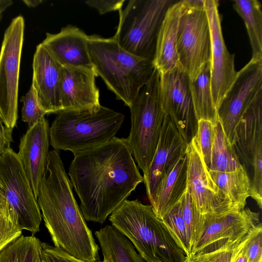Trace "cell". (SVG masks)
I'll list each match as a JSON object with an SVG mask.
<instances>
[{"instance_id": "836d02e7", "label": "cell", "mask_w": 262, "mask_h": 262, "mask_svg": "<svg viewBox=\"0 0 262 262\" xmlns=\"http://www.w3.org/2000/svg\"><path fill=\"white\" fill-rule=\"evenodd\" d=\"M194 139L202 152L204 161L209 169L214 139L213 124L210 121L201 119L198 121V129Z\"/></svg>"}, {"instance_id": "3957f363", "label": "cell", "mask_w": 262, "mask_h": 262, "mask_svg": "<svg viewBox=\"0 0 262 262\" xmlns=\"http://www.w3.org/2000/svg\"><path fill=\"white\" fill-rule=\"evenodd\" d=\"M109 220L146 262H186L185 252L151 205L126 199Z\"/></svg>"}, {"instance_id": "8d00e7d4", "label": "cell", "mask_w": 262, "mask_h": 262, "mask_svg": "<svg viewBox=\"0 0 262 262\" xmlns=\"http://www.w3.org/2000/svg\"><path fill=\"white\" fill-rule=\"evenodd\" d=\"M22 230L0 215V251L21 235Z\"/></svg>"}, {"instance_id": "52a82bcc", "label": "cell", "mask_w": 262, "mask_h": 262, "mask_svg": "<svg viewBox=\"0 0 262 262\" xmlns=\"http://www.w3.org/2000/svg\"><path fill=\"white\" fill-rule=\"evenodd\" d=\"M171 0H130L119 11V21L113 37L125 50L154 61L162 22Z\"/></svg>"}, {"instance_id": "4dcf8cb0", "label": "cell", "mask_w": 262, "mask_h": 262, "mask_svg": "<svg viewBox=\"0 0 262 262\" xmlns=\"http://www.w3.org/2000/svg\"><path fill=\"white\" fill-rule=\"evenodd\" d=\"M174 236L186 257L191 255V246L186 225L182 215L180 201L161 219Z\"/></svg>"}, {"instance_id": "277c9868", "label": "cell", "mask_w": 262, "mask_h": 262, "mask_svg": "<svg viewBox=\"0 0 262 262\" xmlns=\"http://www.w3.org/2000/svg\"><path fill=\"white\" fill-rule=\"evenodd\" d=\"M88 49L97 76L117 99L130 107L152 74L153 61L125 50L113 37L89 36Z\"/></svg>"}, {"instance_id": "8fae6325", "label": "cell", "mask_w": 262, "mask_h": 262, "mask_svg": "<svg viewBox=\"0 0 262 262\" xmlns=\"http://www.w3.org/2000/svg\"><path fill=\"white\" fill-rule=\"evenodd\" d=\"M25 20L19 15L6 30L0 52V117L13 129L18 115L19 71L24 39Z\"/></svg>"}, {"instance_id": "e575fe53", "label": "cell", "mask_w": 262, "mask_h": 262, "mask_svg": "<svg viewBox=\"0 0 262 262\" xmlns=\"http://www.w3.org/2000/svg\"><path fill=\"white\" fill-rule=\"evenodd\" d=\"M243 249L248 262H262V225L260 222L249 234Z\"/></svg>"}, {"instance_id": "484cf974", "label": "cell", "mask_w": 262, "mask_h": 262, "mask_svg": "<svg viewBox=\"0 0 262 262\" xmlns=\"http://www.w3.org/2000/svg\"><path fill=\"white\" fill-rule=\"evenodd\" d=\"M189 88L196 118L215 124L219 121L211 91L210 62L203 68L196 78L189 82Z\"/></svg>"}, {"instance_id": "30bf717a", "label": "cell", "mask_w": 262, "mask_h": 262, "mask_svg": "<svg viewBox=\"0 0 262 262\" xmlns=\"http://www.w3.org/2000/svg\"><path fill=\"white\" fill-rule=\"evenodd\" d=\"M251 185L250 196L262 207V92L244 111L231 143Z\"/></svg>"}, {"instance_id": "603a6c76", "label": "cell", "mask_w": 262, "mask_h": 262, "mask_svg": "<svg viewBox=\"0 0 262 262\" xmlns=\"http://www.w3.org/2000/svg\"><path fill=\"white\" fill-rule=\"evenodd\" d=\"M186 153L162 176L151 206L157 216L162 219L181 199L187 189Z\"/></svg>"}, {"instance_id": "f6af8a7d", "label": "cell", "mask_w": 262, "mask_h": 262, "mask_svg": "<svg viewBox=\"0 0 262 262\" xmlns=\"http://www.w3.org/2000/svg\"><path fill=\"white\" fill-rule=\"evenodd\" d=\"M42 262H43V261L42 260Z\"/></svg>"}, {"instance_id": "74e56055", "label": "cell", "mask_w": 262, "mask_h": 262, "mask_svg": "<svg viewBox=\"0 0 262 262\" xmlns=\"http://www.w3.org/2000/svg\"><path fill=\"white\" fill-rule=\"evenodd\" d=\"M124 0H88L85 3L96 9L100 14L122 9Z\"/></svg>"}, {"instance_id": "b9f144b4", "label": "cell", "mask_w": 262, "mask_h": 262, "mask_svg": "<svg viewBox=\"0 0 262 262\" xmlns=\"http://www.w3.org/2000/svg\"><path fill=\"white\" fill-rule=\"evenodd\" d=\"M243 247H242L239 252H238L234 262H248L247 258L244 252Z\"/></svg>"}, {"instance_id": "f1b7e54d", "label": "cell", "mask_w": 262, "mask_h": 262, "mask_svg": "<svg viewBox=\"0 0 262 262\" xmlns=\"http://www.w3.org/2000/svg\"><path fill=\"white\" fill-rule=\"evenodd\" d=\"M0 262H42L41 242L21 235L0 251Z\"/></svg>"}, {"instance_id": "ba28073f", "label": "cell", "mask_w": 262, "mask_h": 262, "mask_svg": "<svg viewBox=\"0 0 262 262\" xmlns=\"http://www.w3.org/2000/svg\"><path fill=\"white\" fill-rule=\"evenodd\" d=\"M183 1L177 52L179 67L192 81L210 62L211 34L204 0Z\"/></svg>"}, {"instance_id": "ee69618b", "label": "cell", "mask_w": 262, "mask_h": 262, "mask_svg": "<svg viewBox=\"0 0 262 262\" xmlns=\"http://www.w3.org/2000/svg\"><path fill=\"white\" fill-rule=\"evenodd\" d=\"M98 262H108L106 260H105V259H103V260H100Z\"/></svg>"}, {"instance_id": "ffe728a7", "label": "cell", "mask_w": 262, "mask_h": 262, "mask_svg": "<svg viewBox=\"0 0 262 262\" xmlns=\"http://www.w3.org/2000/svg\"><path fill=\"white\" fill-rule=\"evenodd\" d=\"M94 69L63 67L60 95L62 111L93 108L101 104Z\"/></svg>"}, {"instance_id": "e0dca14e", "label": "cell", "mask_w": 262, "mask_h": 262, "mask_svg": "<svg viewBox=\"0 0 262 262\" xmlns=\"http://www.w3.org/2000/svg\"><path fill=\"white\" fill-rule=\"evenodd\" d=\"M32 68L31 85L46 114L61 111L60 89L63 67L40 43L34 54Z\"/></svg>"}, {"instance_id": "ab89813d", "label": "cell", "mask_w": 262, "mask_h": 262, "mask_svg": "<svg viewBox=\"0 0 262 262\" xmlns=\"http://www.w3.org/2000/svg\"><path fill=\"white\" fill-rule=\"evenodd\" d=\"M0 215L10 221L9 207L5 188L0 180Z\"/></svg>"}, {"instance_id": "d6986e66", "label": "cell", "mask_w": 262, "mask_h": 262, "mask_svg": "<svg viewBox=\"0 0 262 262\" xmlns=\"http://www.w3.org/2000/svg\"><path fill=\"white\" fill-rule=\"evenodd\" d=\"M49 125L44 118L22 136L17 154L37 200L50 144Z\"/></svg>"}, {"instance_id": "5b68a950", "label": "cell", "mask_w": 262, "mask_h": 262, "mask_svg": "<svg viewBox=\"0 0 262 262\" xmlns=\"http://www.w3.org/2000/svg\"><path fill=\"white\" fill-rule=\"evenodd\" d=\"M125 119L123 114L105 106L61 111L49 128L54 149L73 154L98 146L116 136Z\"/></svg>"}, {"instance_id": "f546056e", "label": "cell", "mask_w": 262, "mask_h": 262, "mask_svg": "<svg viewBox=\"0 0 262 262\" xmlns=\"http://www.w3.org/2000/svg\"><path fill=\"white\" fill-rule=\"evenodd\" d=\"M182 215L190 239L191 250L200 238L205 226V215L195 208L188 189L180 200Z\"/></svg>"}, {"instance_id": "d4e9b609", "label": "cell", "mask_w": 262, "mask_h": 262, "mask_svg": "<svg viewBox=\"0 0 262 262\" xmlns=\"http://www.w3.org/2000/svg\"><path fill=\"white\" fill-rule=\"evenodd\" d=\"M208 170L222 195L239 210L245 209L247 199L250 196L251 185L242 167L231 172Z\"/></svg>"}, {"instance_id": "d6a6232c", "label": "cell", "mask_w": 262, "mask_h": 262, "mask_svg": "<svg viewBox=\"0 0 262 262\" xmlns=\"http://www.w3.org/2000/svg\"><path fill=\"white\" fill-rule=\"evenodd\" d=\"M20 101L23 104L21 110L22 121L26 122L29 127H32L45 118L46 113L41 106L32 85L26 95L21 97Z\"/></svg>"}, {"instance_id": "7bdbcfd3", "label": "cell", "mask_w": 262, "mask_h": 262, "mask_svg": "<svg viewBox=\"0 0 262 262\" xmlns=\"http://www.w3.org/2000/svg\"><path fill=\"white\" fill-rule=\"evenodd\" d=\"M43 1L39 0H25L23 1V2L25 3V4L28 7L33 8L37 6L40 3H41Z\"/></svg>"}, {"instance_id": "9a60e30c", "label": "cell", "mask_w": 262, "mask_h": 262, "mask_svg": "<svg viewBox=\"0 0 262 262\" xmlns=\"http://www.w3.org/2000/svg\"><path fill=\"white\" fill-rule=\"evenodd\" d=\"M160 74L163 110L188 144L196 134L198 121L189 91V77L180 67Z\"/></svg>"}, {"instance_id": "9c48e42d", "label": "cell", "mask_w": 262, "mask_h": 262, "mask_svg": "<svg viewBox=\"0 0 262 262\" xmlns=\"http://www.w3.org/2000/svg\"><path fill=\"white\" fill-rule=\"evenodd\" d=\"M0 180L11 222L34 235L40 230L42 215L17 154L11 148L0 156Z\"/></svg>"}, {"instance_id": "d590c367", "label": "cell", "mask_w": 262, "mask_h": 262, "mask_svg": "<svg viewBox=\"0 0 262 262\" xmlns=\"http://www.w3.org/2000/svg\"><path fill=\"white\" fill-rule=\"evenodd\" d=\"M41 258L43 262H85L74 257L54 246L42 242Z\"/></svg>"}, {"instance_id": "4fadbf2b", "label": "cell", "mask_w": 262, "mask_h": 262, "mask_svg": "<svg viewBox=\"0 0 262 262\" xmlns=\"http://www.w3.org/2000/svg\"><path fill=\"white\" fill-rule=\"evenodd\" d=\"M186 153L187 189L198 211L203 215L241 211L221 194L211 178L194 138L188 144Z\"/></svg>"}, {"instance_id": "5bb4252c", "label": "cell", "mask_w": 262, "mask_h": 262, "mask_svg": "<svg viewBox=\"0 0 262 262\" xmlns=\"http://www.w3.org/2000/svg\"><path fill=\"white\" fill-rule=\"evenodd\" d=\"M262 92V58H251L237 73L217 108L219 120L231 143L235 127L244 111Z\"/></svg>"}, {"instance_id": "60d3db41", "label": "cell", "mask_w": 262, "mask_h": 262, "mask_svg": "<svg viewBox=\"0 0 262 262\" xmlns=\"http://www.w3.org/2000/svg\"><path fill=\"white\" fill-rule=\"evenodd\" d=\"M12 4L13 1L11 0H0V20L4 12Z\"/></svg>"}, {"instance_id": "7c38bea8", "label": "cell", "mask_w": 262, "mask_h": 262, "mask_svg": "<svg viewBox=\"0 0 262 262\" xmlns=\"http://www.w3.org/2000/svg\"><path fill=\"white\" fill-rule=\"evenodd\" d=\"M205 218L203 232L190 257L211 252L241 241L260 223L259 213L248 208L222 215H206Z\"/></svg>"}, {"instance_id": "6da1fadb", "label": "cell", "mask_w": 262, "mask_h": 262, "mask_svg": "<svg viewBox=\"0 0 262 262\" xmlns=\"http://www.w3.org/2000/svg\"><path fill=\"white\" fill-rule=\"evenodd\" d=\"M73 154L68 174L86 221L104 222L143 182L125 138Z\"/></svg>"}, {"instance_id": "83f0119b", "label": "cell", "mask_w": 262, "mask_h": 262, "mask_svg": "<svg viewBox=\"0 0 262 262\" xmlns=\"http://www.w3.org/2000/svg\"><path fill=\"white\" fill-rule=\"evenodd\" d=\"M213 128L211 163L209 170L231 172L239 169L241 166L220 120L213 125Z\"/></svg>"}, {"instance_id": "7402d4cb", "label": "cell", "mask_w": 262, "mask_h": 262, "mask_svg": "<svg viewBox=\"0 0 262 262\" xmlns=\"http://www.w3.org/2000/svg\"><path fill=\"white\" fill-rule=\"evenodd\" d=\"M184 1L174 2L168 8L158 33L153 63L161 74L179 67L177 52Z\"/></svg>"}, {"instance_id": "8992f818", "label": "cell", "mask_w": 262, "mask_h": 262, "mask_svg": "<svg viewBox=\"0 0 262 262\" xmlns=\"http://www.w3.org/2000/svg\"><path fill=\"white\" fill-rule=\"evenodd\" d=\"M130 110L131 127L126 140L144 178L153 159L165 114L161 99V74L155 68Z\"/></svg>"}, {"instance_id": "44dd1931", "label": "cell", "mask_w": 262, "mask_h": 262, "mask_svg": "<svg viewBox=\"0 0 262 262\" xmlns=\"http://www.w3.org/2000/svg\"><path fill=\"white\" fill-rule=\"evenodd\" d=\"M89 36L69 25L56 34L46 33L41 45L62 67L94 69L88 49Z\"/></svg>"}, {"instance_id": "4316f807", "label": "cell", "mask_w": 262, "mask_h": 262, "mask_svg": "<svg viewBox=\"0 0 262 262\" xmlns=\"http://www.w3.org/2000/svg\"><path fill=\"white\" fill-rule=\"evenodd\" d=\"M234 9L243 19L252 48V58H262L261 5L257 0H237Z\"/></svg>"}, {"instance_id": "cb8c5ba5", "label": "cell", "mask_w": 262, "mask_h": 262, "mask_svg": "<svg viewBox=\"0 0 262 262\" xmlns=\"http://www.w3.org/2000/svg\"><path fill=\"white\" fill-rule=\"evenodd\" d=\"M103 259L108 262H146L132 243L112 225L95 231Z\"/></svg>"}, {"instance_id": "7a4b0ae2", "label": "cell", "mask_w": 262, "mask_h": 262, "mask_svg": "<svg viewBox=\"0 0 262 262\" xmlns=\"http://www.w3.org/2000/svg\"><path fill=\"white\" fill-rule=\"evenodd\" d=\"M37 202L54 246L85 262L100 261L99 248L74 197L59 150L49 151Z\"/></svg>"}, {"instance_id": "ac0fdd59", "label": "cell", "mask_w": 262, "mask_h": 262, "mask_svg": "<svg viewBox=\"0 0 262 262\" xmlns=\"http://www.w3.org/2000/svg\"><path fill=\"white\" fill-rule=\"evenodd\" d=\"M187 145L169 117L165 115L153 159L146 176L143 178L151 206L154 204L162 176L186 153Z\"/></svg>"}, {"instance_id": "f35d334b", "label": "cell", "mask_w": 262, "mask_h": 262, "mask_svg": "<svg viewBox=\"0 0 262 262\" xmlns=\"http://www.w3.org/2000/svg\"><path fill=\"white\" fill-rule=\"evenodd\" d=\"M13 129L8 127L0 117V156L10 148Z\"/></svg>"}, {"instance_id": "1f68e13d", "label": "cell", "mask_w": 262, "mask_h": 262, "mask_svg": "<svg viewBox=\"0 0 262 262\" xmlns=\"http://www.w3.org/2000/svg\"><path fill=\"white\" fill-rule=\"evenodd\" d=\"M248 235L242 241L228 247L187 257L186 262H234Z\"/></svg>"}, {"instance_id": "2e32d148", "label": "cell", "mask_w": 262, "mask_h": 262, "mask_svg": "<svg viewBox=\"0 0 262 262\" xmlns=\"http://www.w3.org/2000/svg\"><path fill=\"white\" fill-rule=\"evenodd\" d=\"M204 6L211 34V91L217 110L235 80L238 72L235 69L234 55L228 51L223 39L219 1L204 0Z\"/></svg>"}]
</instances>
